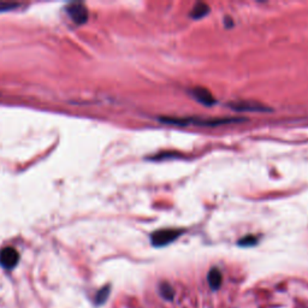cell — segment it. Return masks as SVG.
<instances>
[{"label": "cell", "mask_w": 308, "mask_h": 308, "mask_svg": "<svg viewBox=\"0 0 308 308\" xmlns=\"http://www.w3.org/2000/svg\"><path fill=\"white\" fill-rule=\"evenodd\" d=\"M207 280H209V284L210 286H211V289H213V290H217V289L221 288L222 282H223L222 272L216 267L211 268L209 274H207Z\"/></svg>", "instance_id": "cell-7"}, {"label": "cell", "mask_w": 308, "mask_h": 308, "mask_svg": "<svg viewBox=\"0 0 308 308\" xmlns=\"http://www.w3.org/2000/svg\"><path fill=\"white\" fill-rule=\"evenodd\" d=\"M159 291H160L161 296H163L164 298H166V300H172L173 296H175V290H173L172 286L166 282L161 283V284L159 285Z\"/></svg>", "instance_id": "cell-9"}, {"label": "cell", "mask_w": 308, "mask_h": 308, "mask_svg": "<svg viewBox=\"0 0 308 308\" xmlns=\"http://www.w3.org/2000/svg\"><path fill=\"white\" fill-rule=\"evenodd\" d=\"M258 243V239L255 236H253V235H248V236L246 237H242L239 241V245L241 247H251V246H254Z\"/></svg>", "instance_id": "cell-10"}, {"label": "cell", "mask_w": 308, "mask_h": 308, "mask_svg": "<svg viewBox=\"0 0 308 308\" xmlns=\"http://www.w3.org/2000/svg\"><path fill=\"white\" fill-rule=\"evenodd\" d=\"M209 12H210L209 5L205 4V3H197V4H195L194 8L191 9L190 17L194 18V20H200V18L205 17Z\"/></svg>", "instance_id": "cell-8"}, {"label": "cell", "mask_w": 308, "mask_h": 308, "mask_svg": "<svg viewBox=\"0 0 308 308\" xmlns=\"http://www.w3.org/2000/svg\"><path fill=\"white\" fill-rule=\"evenodd\" d=\"M20 254L12 247H5L0 251V265L6 270H11L18 264Z\"/></svg>", "instance_id": "cell-4"}, {"label": "cell", "mask_w": 308, "mask_h": 308, "mask_svg": "<svg viewBox=\"0 0 308 308\" xmlns=\"http://www.w3.org/2000/svg\"><path fill=\"white\" fill-rule=\"evenodd\" d=\"M66 14L76 24H83L88 21V10L81 3H72L66 6Z\"/></svg>", "instance_id": "cell-3"}, {"label": "cell", "mask_w": 308, "mask_h": 308, "mask_svg": "<svg viewBox=\"0 0 308 308\" xmlns=\"http://www.w3.org/2000/svg\"><path fill=\"white\" fill-rule=\"evenodd\" d=\"M183 234L178 229H161L151 235V242L154 247H164L172 243Z\"/></svg>", "instance_id": "cell-2"}, {"label": "cell", "mask_w": 308, "mask_h": 308, "mask_svg": "<svg viewBox=\"0 0 308 308\" xmlns=\"http://www.w3.org/2000/svg\"><path fill=\"white\" fill-rule=\"evenodd\" d=\"M229 108L235 110V111H252V112H264L270 111L266 106L263 104L254 102V101H234L229 104Z\"/></svg>", "instance_id": "cell-5"}, {"label": "cell", "mask_w": 308, "mask_h": 308, "mask_svg": "<svg viewBox=\"0 0 308 308\" xmlns=\"http://www.w3.org/2000/svg\"><path fill=\"white\" fill-rule=\"evenodd\" d=\"M161 122H165V123H172L176 126H197V127H218L223 126V124L227 123H234V122H239L240 120L237 118H221V120H205V118H161Z\"/></svg>", "instance_id": "cell-1"}, {"label": "cell", "mask_w": 308, "mask_h": 308, "mask_svg": "<svg viewBox=\"0 0 308 308\" xmlns=\"http://www.w3.org/2000/svg\"><path fill=\"white\" fill-rule=\"evenodd\" d=\"M18 4H10V3H0V12L10 11L14 8H17Z\"/></svg>", "instance_id": "cell-11"}, {"label": "cell", "mask_w": 308, "mask_h": 308, "mask_svg": "<svg viewBox=\"0 0 308 308\" xmlns=\"http://www.w3.org/2000/svg\"><path fill=\"white\" fill-rule=\"evenodd\" d=\"M191 95H193L195 100L203 104L205 106H212L213 104H216V99L213 97L211 91L203 87H195L191 90Z\"/></svg>", "instance_id": "cell-6"}]
</instances>
